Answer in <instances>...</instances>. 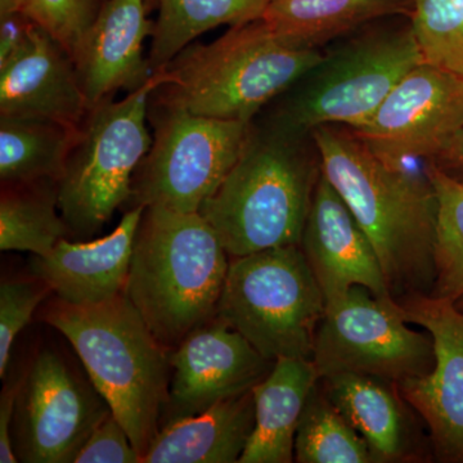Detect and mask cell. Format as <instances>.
Instances as JSON below:
<instances>
[{
	"label": "cell",
	"instance_id": "cell-1",
	"mask_svg": "<svg viewBox=\"0 0 463 463\" xmlns=\"http://www.w3.org/2000/svg\"><path fill=\"white\" fill-rule=\"evenodd\" d=\"M322 172L367 234L394 300L430 295L438 200L426 165L389 163L344 125L312 133Z\"/></svg>",
	"mask_w": 463,
	"mask_h": 463
},
{
	"label": "cell",
	"instance_id": "cell-2",
	"mask_svg": "<svg viewBox=\"0 0 463 463\" xmlns=\"http://www.w3.org/2000/svg\"><path fill=\"white\" fill-rule=\"evenodd\" d=\"M321 175L312 136L254 121L239 160L199 213L231 258L298 246Z\"/></svg>",
	"mask_w": 463,
	"mask_h": 463
},
{
	"label": "cell",
	"instance_id": "cell-3",
	"mask_svg": "<svg viewBox=\"0 0 463 463\" xmlns=\"http://www.w3.org/2000/svg\"><path fill=\"white\" fill-rule=\"evenodd\" d=\"M200 213L146 206L124 295L157 340L174 349L214 318L230 259Z\"/></svg>",
	"mask_w": 463,
	"mask_h": 463
},
{
	"label": "cell",
	"instance_id": "cell-4",
	"mask_svg": "<svg viewBox=\"0 0 463 463\" xmlns=\"http://www.w3.org/2000/svg\"><path fill=\"white\" fill-rule=\"evenodd\" d=\"M44 319L70 341L94 388L145 456L169 401L170 349L124 294L84 307L57 298Z\"/></svg>",
	"mask_w": 463,
	"mask_h": 463
},
{
	"label": "cell",
	"instance_id": "cell-5",
	"mask_svg": "<svg viewBox=\"0 0 463 463\" xmlns=\"http://www.w3.org/2000/svg\"><path fill=\"white\" fill-rule=\"evenodd\" d=\"M323 54L289 47L258 18L231 26L209 44L184 48L161 69L166 81L149 106L251 124Z\"/></svg>",
	"mask_w": 463,
	"mask_h": 463
},
{
	"label": "cell",
	"instance_id": "cell-6",
	"mask_svg": "<svg viewBox=\"0 0 463 463\" xmlns=\"http://www.w3.org/2000/svg\"><path fill=\"white\" fill-rule=\"evenodd\" d=\"M423 61L410 17L383 18L325 48L318 63L269 105L263 120L298 136L362 127Z\"/></svg>",
	"mask_w": 463,
	"mask_h": 463
},
{
	"label": "cell",
	"instance_id": "cell-7",
	"mask_svg": "<svg viewBox=\"0 0 463 463\" xmlns=\"http://www.w3.org/2000/svg\"><path fill=\"white\" fill-rule=\"evenodd\" d=\"M165 81L160 70L125 99L88 109L58 181L61 214L75 239H91L118 207L129 205L134 175L154 141L149 100Z\"/></svg>",
	"mask_w": 463,
	"mask_h": 463
},
{
	"label": "cell",
	"instance_id": "cell-8",
	"mask_svg": "<svg viewBox=\"0 0 463 463\" xmlns=\"http://www.w3.org/2000/svg\"><path fill=\"white\" fill-rule=\"evenodd\" d=\"M326 300L300 246L232 258L216 316L268 361L313 359Z\"/></svg>",
	"mask_w": 463,
	"mask_h": 463
},
{
	"label": "cell",
	"instance_id": "cell-9",
	"mask_svg": "<svg viewBox=\"0 0 463 463\" xmlns=\"http://www.w3.org/2000/svg\"><path fill=\"white\" fill-rule=\"evenodd\" d=\"M155 136L133 178L130 209L199 213L239 160L251 124L151 108Z\"/></svg>",
	"mask_w": 463,
	"mask_h": 463
},
{
	"label": "cell",
	"instance_id": "cell-10",
	"mask_svg": "<svg viewBox=\"0 0 463 463\" xmlns=\"http://www.w3.org/2000/svg\"><path fill=\"white\" fill-rule=\"evenodd\" d=\"M402 316L395 300H381L364 286L326 306L313 359L321 377L370 374L399 383L423 377L435 365L434 340Z\"/></svg>",
	"mask_w": 463,
	"mask_h": 463
},
{
	"label": "cell",
	"instance_id": "cell-11",
	"mask_svg": "<svg viewBox=\"0 0 463 463\" xmlns=\"http://www.w3.org/2000/svg\"><path fill=\"white\" fill-rule=\"evenodd\" d=\"M111 413L90 377H81L54 350H42L21 376L12 422L18 462L74 463Z\"/></svg>",
	"mask_w": 463,
	"mask_h": 463
},
{
	"label": "cell",
	"instance_id": "cell-12",
	"mask_svg": "<svg viewBox=\"0 0 463 463\" xmlns=\"http://www.w3.org/2000/svg\"><path fill=\"white\" fill-rule=\"evenodd\" d=\"M462 128V76L422 62L353 132L389 163L408 165L438 156Z\"/></svg>",
	"mask_w": 463,
	"mask_h": 463
},
{
	"label": "cell",
	"instance_id": "cell-13",
	"mask_svg": "<svg viewBox=\"0 0 463 463\" xmlns=\"http://www.w3.org/2000/svg\"><path fill=\"white\" fill-rule=\"evenodd\" d=\"M395 303L405 321L431 335L435 350L431 373L402 381L399 392L425 425L435 461L463 463V313L430 295Z\"/></svg>",
	"mask_w": 463,
	"mask_h": 463
},
{
	"label": "cell",
	"instance_id": "cell-14",
	"mask_svg": "<svg viewBox=\"0 0 463 463\" xmlns=\"http://www.w3.org/2000/svg\"><path fill=\"white\" fill-rule=\"evenodd\" d=\"M169 361L172 380L161 429L249 392L274 365L218 316L170 349Z\"/></svg>",
	"mask_w": 463,
	"mask_h": 463
},
{
	"label": "cell",
	"instance_id": "cell-15",
	"mask_svg": "<svg viewBox=\"0 0 463 463\" xmlns=\"http://www.w3.org/2000/svg\"><path fill=\"white\" fill-rule=\"evenodd\" d=\"M298 246L326 306L345 297L354 286H364L381 300H394L376 250L323 172Z\"/></svg>",
	"mask_w": 463,
	"mask_h": 463
},
{
	"label": "cell",
	"instance_id": "cell-16",
	"mask_svg": "<svg viewBox=\"0 0 463 463\" xmlns=\"http://www.w3.org/2000/svg\"><path fill=\"white\" fill-rule=\"evenodd\" d=\"M88 109L74 58L33 24L25 47L0 67V118L53 121L78 129Z\"/></svg>",
	"mask_w": 463,
	"mask_h": 463
},
{
	"label": "cell",
	"instance_id": "cell-17",
	"mask_svg": "<svg viewBox=\"0 0 463 463\" xmlns=\"http://www.w3.org/2000/svg\"><path fill=\"white\" fill-rule=\"evenodd\" d=\"M146 0H108L72 54L88 109L118 90H139L155 72L145 57L154 33Z\"/></svg>",
	"mask_w": 463,
	"mask_h": 463
},
{
	"label": "cell",
	"instance_id": "cell-18",
	"mask_svg": "<svg viewBox=\"0 0 463 463\" xmlns=\"http://www.w3.org/2000/svg\"><path fill=\"white\" fill-rule=\"evenodd\" d=\"M319 381L332 404L364 439L374 463L434 458L430 439L420 430L417 413L402 397L397 383L353 373Z\"/></svg>",
	"mask_w": 463,
	"mask_h": 463
},
{
	"label": "cell",
	"instance_id": "cell-19",
	"mask_svg": "<svg viewBox=\"0 0 463 463\" xmlns=\"http://www.w3.org/2000/svg\"><path fill=\"white\" fill-rule=\"evenodd\" d=\"M145 207L128 210L116 230L102 239H63L45 257L32 259V270L57 295L72 306H94L124 294L134 240Z\"/></svg>",
	"mask_w": 463,
	"mask_h": 463
},
{
	"label": "cell",
	"instance_id": "cell-20",
	"mask_svg": "<svg viewBox=\"0 0 463 463\" xmlns=\"http://www.w3.org/2000/svg\"><path fill=\"white\" fill-rule=\"evenodd\" d=\"M255 429L252 389L218 402L196 416L167 423L142 463H236Z\"/></svg>",
	"mask_w": 463,
	"mask_h": 463
},
{
	"label": "cell",
	"instance_id": "cell-21",
	"mask_svg": "<svg viewBox=\"0 0 463 463\" xmlns=\"http://www.w3.org/2000/svg\"><path fill=\"white\" fill-rule=\"evenodd\" d=\"M315 362L279 358L252 388L255 429L240 463H291L295 437L310 392L318 383Z\"/></svg>",
	"mask_w": 463,
	"mask_h": 463
},
{
	"label": "cell",
	"instance_id": "cell-22",
	"mask_svg": "<svg viewBox=\"0 0 463 463\" xmlns=\"http://www.w3.org/2000/svg\"><path fill=\"white\" fill-rule=\"evenodd\" d=\"M413 7L414 0H270L260 18L289 47L323 51L376 21L410 17Z\"/></svg>",
	"mask_w": 463,
	"mask_h": 463
},
{
	"label": "cell",
	"instance_id": "cell-23",
	"mask_svg": "<svg viewBox=\"0 0 463 463\" xmlns=\"http://www.w3.org/2000/svg\"><path fill=\"white\" fill-rule=\"evenodd\" d=\"M58 182L53 179L5 184L0 196V250L50 254L61 240L71 236L58 214Z\"/></svg>",
	"mask_w": 463,
	"mask_h": 463
},
{
	"label": "cell",
	"instance_id": "cell-24",
	"mask_svg": "<svg viewBox=\"0 0 463 463\" xmlns=\"http://www.w3.org/2000/svg\"><path fill=\"white\" fill-rule=\"evenodd\" d=\"M78 130L53 121L0 118L2 184L60 181Z\"/></svg>",
	"mask_w": 463,
	"mask_h": 463
},
{
	"label": "cell",
	"instance_id": "cell-25",
	"mask_svg": "<svg viewBox=\"0 0 463 463\" xmlns=\"http://www.w3.org/2000/svg\"><path fill=\"white\" fill-rule=\"evenodd\" d=\"M149 65L164 69L200 35L222 25L258 20L270 0H157Z\"/></svg>",
	"mask_w": 463,
	"mask_h": 463
},
{
	"label": "cell",
	"instance_id": "cell-26",
	"mask_svg": "<svg viewBox=\"0 0 463 463\" xmlns=\"http://www.w3.org/2000/svg\"><path fill=\"white\" fill-rule=\"evenodd\" d=\"M295 462L374 463L367 444L332 404L319 380L298 422Z\"/></svg>",
	"mask_w": 463,
	"mask_h": 463
},
{
	"label": "cell",
	"instance_id": "cell-27",
	"mask_svg": "<svg viewBox=\"0 0 463 463\" xmlns=\"http://www.w3.org/2000/svg\"><path fill=\"white\" fill-rule=\"evenodd\" d=\"M438 200L435 282L430 297L458 300L463 295V183L426 163Z\"/></svg>",
	"mask_w": 463,
	"mask_h": 463
},
{
	"label": "cell",
	"instance_id": "cell-28",
	"mask_svg": "<svg viewBox=\"0 0 463 463\" xmlns=\"http://www.w3.org/2000/svg\"><path fill=\"white\" fill-rule=\"evenodd\" d=\"M410 18L423 61L463 78V0H414Z\"/></svg>",
	"mask_w": 463,
	"mask_h": 463
},
{
	"label": "cell",
	"instance_id": "cell-29",
	"mask_svg": "<svg viewBox=\"0 0 463 463\" xmlns=\"http://www.w3.org/2000/svg\"><path fill=\"white\" fill-rule=\"evenodd\" d=\"M99 9V0H26L24 14L47 30L72 56Z\"/></svg>",
	"mask_w": 463,
	"mask_h": 463
},
{
	"label": "cell",
	"instance_id": "cell-30",
	"mask_svg": "<svg viewBox=\"0 0 463 463\" xmlns=\"http://www.w3.org/2000/svg\"><path fill=\"white\" fill-rule=\"evenodd\" d=\"M52 292L36 281H3L0 285V377L7 376L12 346L20 332L32 321L36 307Z\"/></svg>",
	"mask_w": 463,
	"mask_h": 463
},
{
	"label": "cell",
	"instance_id": "cell-31",
	"mask_svg": "<svg viewBox=\"0 0 463 463\" xmlns=\"http://www.w3.org/2000/svg\"><path fill=\"white\" fill-rule=\"evenodd\" d=\"M142 463L124 426L109 414L91 432L74 463Z\"/></svg>",
	"mask_w": 463,
	"mask_h": 463
},
{
	"label": "cell",
	"instance_id": "cell-32",
	"mask_svg": "<svg viewBox=\"0 0 463 463\" xmlns=\"http://www.w3.org/2000/svg\"><path fill=\"white\" fill-rule=\"evenodd\" d=\"M33 24L24 14L0 17V67L7 65L25 47Z\"/></svg>",
	"mask_w": 463,
	"mask_h": 463
},
{
	"label": "cell",
	"instance_id": "cell-33",
	"mask_svg": "<svg viewBox=\"0 0 463 463\" xmlns=\"http://www.w3.org/2000/svg\"><path fill=\"white\" fill-rule=\"evenodd\" d=\"M20 383L21 376L5 385L0 394V462L2 463L18 462L14 444H12V422H14Z\"/></svg>",
	"mask_w": 463,
	"mask_h": 463
},
{
	"label": "cell",
	"instance_id": "cell-34",
	"mask_svg": "<svg viewBox=\"0 0 463 463\" xmlns=\"http://www.w3.org/2000/svg\"><path fill=\"white\" fill-rule=\"evenodd\" d=\"M428 163L450 178L463 183V128L449 145Z\"/></svg>",
	"mask_w": 463,
	"mask_h": 463
},
{
	"label": "cell",
	"instance_id": "cell-35",
	"mask_svg": "<svg viewBox=\"0 0 463 463\" xmlns=\"http://www.w3.org/2000/svg\"><path fill=\"white\" fill-rule=\"evenodd\" d=\"M26 0H0V17L8 14H24Z\"/></svg>",
	"mask_w": 463,
	"mask_h": 463
},
{
	"label": "cell",
	"instance_id": "cell-36",
	"mask_svg": "<svg viewBox=\"0 0 463 463\" xmlns=\"http://www.w3.org/2000/svg\"><path fill=\"white\" fill-rule=\"evenodd\" d=\"M455 306H456L457 309L459 310V312L463 313V295L461 298H458V300L455 301Z\"/></svg>",
	"mask_w": 463,
	"mask_h": 463
}]
</instances>
